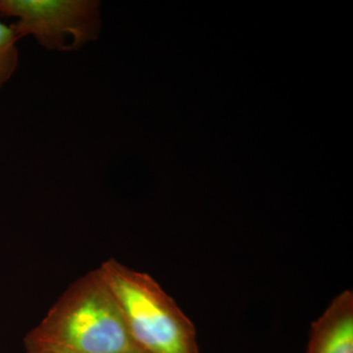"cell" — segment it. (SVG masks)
<instances>
[{"label": "cell", "instance_id": "5", "mask_svg": "<svg viewBox=\"0 0 353 353\" xmlns=\"http://www.w3.org/2000/svg\"><path fill=\"white\" fill-rule=\"evenodd\" d=\"M17 34L12 25L7 26L0 21V90L12 78L19 62Z\"/></svg>", "mask_w": 353, "mask_h": 353}, {"label": "cell", "instance_id": "3", "mask_svg": "<svg viewBox=\"0 0 353 353\" xmlns=\"http://www.w3.org/2000/svg\"><path fill=\"white\" fill-rule=\"evenodd\" d=\"M99 8L97 0H0V14L18 19V38L34 37L51 51L79 50L99 38Z\"/></svg>", "mask_w": 353, "mask_h": 353}, {"label": "cell", "instance_id": "1", "mask_svg": "<svg viewBox=\"0 0 353 353\" xmlns=\"http://www.w3.org/2000/svg\"><path fill=\"white\" fill-rule=\"evenodd\" d=\"M25 347L27 353H128L137 348L99 269L70 285L26 336Z\"/></svg>", "mask_w": 353, "mask_h": 353}, {"label": "cell", "instance_id": "2", "mask_svg": "<svg viewBox=\"0 0 353 353\" xmlns=\"http://www.w3.org/2000/svg\"><path fill=\"white\" fill-rule=\"evenodd\" d=\"M99 270L137 347L145 353H199L194 324L154 279L112 259Z\"/></svg>", "mask_w": 353, "mask_h": 353}, {"label": "cell", "instance_id": "4", "mask_svg": "<svg viewBox=\"0 0 353 353\" xmlns=\"http://www.w3.org/2000/svg\"><path fill=\"white\" fill-rule=\"evenodd\" d=\"M307 353H353V294L334 299L311 326Z\"/></svg>", "mask_w": 353, "mask_h": 353}, {"label": "cell", "instance_id": "6", "mask_svg": "<svg viewBox=\"0 0 353 353\" xmlns=\"http://www.w3.org/2000/svg\"><path fill=\"white\" fill-rule=\"evenodd\" d=\"M128 353H145V352H143V350H139V348L137 347V348H134V350H132V352H130Z\"/></svg>", "mask_w": 353, "mask_h": 353}]
</instances>
